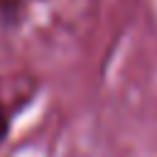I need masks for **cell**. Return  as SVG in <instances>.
<instances>
[{"instance_id":"1","label":"cell","mask_w":157,"mask_h":157,"mask_svg":"<svg viewBox=\"0 0 157 157\" xmlns=\"http://www.w3.org/2000/svg\"><path fill=\"white\" fill-rule=\"evenodd\" d=\"M7 135H10V113L0 105V147L7 140Z\"/></svg>"}]
</instances>
